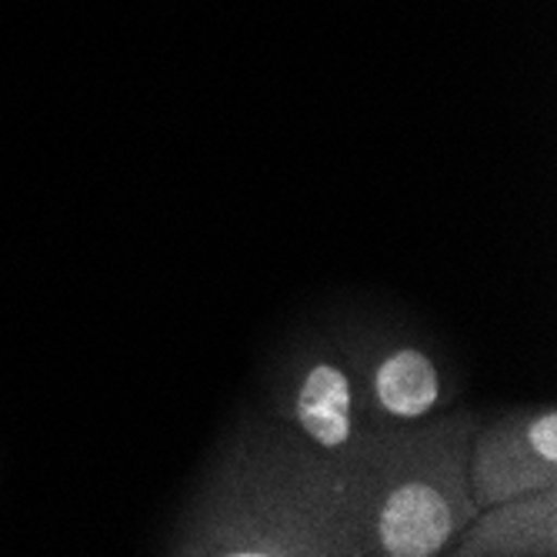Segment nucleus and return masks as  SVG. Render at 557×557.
I'll return each instance as SVG.
<instances>
[{
	"label": "nucleus",
	"mask_w": 557,
	"mask_h": 557,
	"mask_svg": "<svg viewBox=\"0 0 557 557\" xmlns=\"http://www.w3.org/2000/svg\"><path fill=\"white\" fill-rule=\"evenodd\" d=\"M168 554L364 557L358 474L324 461L277 418L247 421L181 518Z\"/></svg>",
	"instance_id": "f257e3e1"
},
{
	"label": "nucleus",
	"mask_w": 557,
	"mask_h": 557,
	"mask_svg": "<svg viewBox=\"0 0 557 557\" xmlns=\"http://www.w3.org/2000/svg\"><path fill=\"white\" fill-rule=\"evenodd\" d=\"M481 418L447 411L387 431L358 471L364 557L447 554L478 515L471 497V437Z\"/></svg>",
	"instance_id": "f03ea898"
},
{
	"label": "nucleus",
	"mask_w": 557,
	"mask_h": 557,
	"mask_svg": "<svg viewBox=\"0 0 557 557\" xmlns=\"http://www.w3.org/2000/svg\"><path fill=\"white\" fill-rule=\"evenodd\" d=\"M271 400L290 434L350 474L374 458L387 434L364 421L358 377L331 331L304 334L287 347L271 384Z\"/></svg>",
	"instance_id": "7ed1b4c3"
},
{
	"label": "nucleus",
	"mask_w": 557,
	"mask_h": 557,
	"mask_svg": "<svg viewBox=\"0 0 557 557\" xmlns=\"http://www.w3.org/2000/svg\"><path fill=\"white\" fill-rule=\"evenodd\" d=\"M358 377L364 421L374 431H397L441 414L458 394L437 354L387 321H344L331 331Z\"/></svg>",
	"instance_id": "20e7f679"
},
{
	"label": "nucleus",
	"mask_w": 557,
	"mask_h": 557,
	"mask_svg": "<svg viewBox=\"0 0 557 557\" xmlns=\"http://www.w3.org/2000/svg\"><path fill=\"white\" fill-rule=\"evenodd\" d=\"M471 497L481 508L557 487V408L534 404L478 424L471 437Z\"/></svg>",
	"instance_id": "39448f33"
},
{
	"label": "nucleus",
	"mask_w": 557,
	"mask_h": 557,
	"mask_svg": "<svg viewBox=\"0 0 557 557\" xmlns=\"http://www.w3.org/2000/svg\"><path fill=\"white\" fill-rule=\"evenodd\" d=\"M454 557H557V487L491 504L454 537Z\"/></svg>",
	"instance_id": "423d86ee"
}]
</instances>
